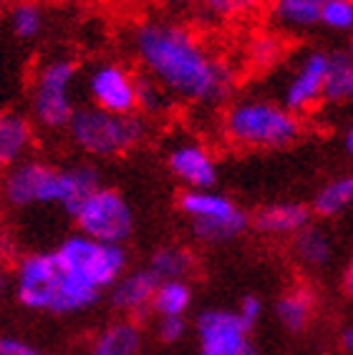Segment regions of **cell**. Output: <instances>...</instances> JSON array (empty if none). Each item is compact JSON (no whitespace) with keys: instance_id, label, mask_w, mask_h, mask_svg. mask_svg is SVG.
I'll use <instances>...</instances> for the list:
<instances>
[{"instance_id":"d4e9b609","label":"cell","mask_w":353,"mask_h":355,"mask_svg":"<svg viewBox=\"0 0 353 355\" xmlns=\"http://www.w3.org/2000/svg\"><path fill=\"white\" fill-rule=\"evenodd\" d=\"M270 3L272 0H202L199 6L212 21L232 23L250 18V15L260 13V10H268Z\"/></svg>"},{"instance_id":"4fadbf2b","label":"cell","mask_w":353,"mask_h":355,"mask_svg":"<svg viewBox=\"0 0 353 355\" xmlns=\"http://www.w3.org/2000/svg\"><path fill=\"white\" fill-rule=\"evenodd\" d=\"M167 169L184 189H215L220 179L217 159L207 144L179 139L167 149Z\"/></svg>"},{"instance_id":"836d02e7","label":"cell","mask_w":353,"mask_h":355,"mask_svg":"<svg viewBox=\"0 0 353 355\" xmlns=\"http://www.w3.org/2000/svg\"><path fill=\"white\" fill-rule=\"evenodd\" d=\"M6 270H8V245H6V239L0 237V293H3L8 285Z\"/></svg>"},{"instance_id":"603a6c76","label":"cell","mask_w":353,"mask_h":355,"mask_svg":"<svg viewBox=\"0 0 353 355\" xmlns=\"http://www.w3.org/2000/svg\"><path fill=\"white\" fill-rule=\"evenodd\" d=\"M353 207V174H343V177L331 179L328 184H323L315 194L311 205V212L318 217H338Z\"/></svg>"},{"instance_id":"5b68a950","label":"cell","mask_w":353,"mask_h":355,"mask_svg":"<svg viewBox=\"0 0 353 355\" xmlns=\"http://www.w3.org/2000/svg\"><path fill=\"white\" fill-rule=\"evenodd\" d=\"M66 137L83 157L114 159L139 149L149 139V121L142 114H109L96 106H79Z\"/></svg>"},{"instance_id":"d590c367","label":"cell","mask_w":353,"mask_h":355,"mask_svg":"<svg viewBox=\"0 0 353 355\" xmlns=\"http://www.w3.org/2000/svg\"><path fill=\"white\" fill-rule=\"evenodd\" d=\"M340 348L346 355H353V325H346L340 333Z\"/></svg>"},{"instance_id":"7402d4cb","label":"cell","mask_w":353,"mask_h":355,"mask_svg":"<svg viewBox=\"0 0 353 355\" xmlns=\"http://www.w3.org/2000/svg\"><path fill=\"white\" fill-rule=\"evenodd\" d=\"M192 300H195V290L190 280L156 282L149 313H154V318H187Z\"/></svg>"},{"instance_id":"ffe728a7","label":"cell","mask_w":353,"mask_h":355,"mask_svg":"<svg viewBox=\"0 0 353 355\" xmlns=\"http://www.w3.org/2000/svg\"><path fill=\"white\" fill-rule=\"evenodd\" d=\"M144 267L154 275L156 282L190 280L192 272L197 270V257L184 245H162L151 252L149 262Z\"/></svg>"},{"instance_id":"d6986e66","label":"cell","mask_w":353,"mask_h":355,"mask_svg":"<svg viewBox=\"0 0 353 355\" xmlns=\"http://www.w3.org/2000/svg\"><path fill=\"white\" fill-rule=\"evenodd\" d=\"M315 305H318V300H315L311 287H288L275 302V318L288 333H303L315 315Z\"/></svg>"},{"instance_id":"6da1fadb","label":"cell","mask_w":353,"mask_h":355,"mask_svg":"<svg viewBox=\"0 0 353 355\" xmlns=\"http://www.w3.org/2000/svg\"><path fill=\"white\" fill-rule=\"evenodd\" d=\"M129 46L142 76L159 83L176 103L215 109L235 91V71L192 26L174 18H144Z\"/></svg>"},{"instance_id":"7a4b0ae2","label":"cell","mask_w":353,"mask_h":355,"mask_svg":"<svg viewBox=\"0 0 353 355\" xmlns=\"http://www.w3.org/2000/svg\"><path fill=\"white\" fill-rule=\"evenodd\" d=\"M101 187V174L91 162L51 164L46 159L28 157L6 174H0V199L10 209L58 207L74 214L76 207Z\"/></svg>"},{"instance_id":"f1b7e54d","label":"cell","mask_w":353,"mask_h":355,"mask_svg":"<svg viewBox=\"0 0 353 355\" xmlns=\"http://www.w3.org/2000/svg\"><path fill=\"white\" fill-rule=\"evenodd\" d=\"M320 28L331 33H353V0H326L320 10Z\"/></svg>"},{"instance_id":"8d00e7d4","label":"cell","mask_w":353,"mask_h":355,"mask_svg":"<svg viewBox=\"0 0 353 355\" xmlns=\"http://www.w3.org/2000/svg\"><path fill=\"white\" fill-rule=\"evenodd\" d=\"M343 146H346V151L353 157V121L348 123L346 134H343Z\"/></svg>"},{"instance_id":"1f68e13d","label":"cell","mask_w":353,"mask_h":355,"mask_svg":"<svg viewBox=\"0 0 353 355\" xmlns=\"http://www.w3.org/2000/svg\"><path fill=\"white\" fill-rule=\"evenodd\" d=\"M263 300H260L258 295H245L243 300H240V305L235 308V313H238L240 320L247 325V328H255L260 322V318H263Z\"/></svg>"},{"instance_id":"ac0fdd59","label":"cell","mask_w":353,"mask_h":355,"mask_svg":"<svg viewBox=\"0 0 353 355\" xmlns=\"http://www.w3.org/2000/svg\"><path fill=\"white\" fill-rule=\"evenodd\" d=\"M326 0H272L268 15L278 35H303L320 28Z\"/></svg>"},{"instance_id":"f546056e","label":"cell","mask_w":353,"mask_h":355,"mask_svg":"<svg viewBox=\"0 0 353 355\" xmlns=\"http://www.w3.org/2000/svg\"><path fill=\"white\" fill-rule=\"evenodd\" d=\"M187 335V318H156V338L162 343H179Z\"/></svg>"},{"instance_id":"7c38bea8","label":"cell","mask_w":353,"mask_h":355,"mask_svg":"<svg viewBox=\"0 0 353 355\" xmlns=\"http://www.w3.org/2000/svg\"><path fill=\"white\" fill-rule=\"evenodd\" d=\"M199 355H258L252 330L230 308H207L195 320Z\"/></svg>"},{"instance_id":"9c48e42d","label":"cell","mask_w":353,"mask_h":355,"mask_svg":"<svg viewBox=\"0 0 353 355\" xmlns=\"http://www.w3.org/2000/svg\"><path fill=\"white\" fill-rule=\"evenodd\" d=\"M71 217L76 222V232L96 242L126 245V239L134 234V209L129 199L114 187L101 184L94 189Z\"/></svg>"},{"instance_id":"e575fe53","label":"cell","mask_w":353,"mask_h":355,"mask_svg":"<svg viewBox=\"0 0 353 355\" xmlns=\"http://www.w3.org/2000/svg\"><path fill=\"white\" fill-rule=\"evenodd\" d=\"M343 295L353 302V257L346 265V270H343Z\"/></svg>"},{"instance_id":"30bf717a","label":"cell","mask_w":353,"mask_h":355,"mask_svg":"<svg viewBox=\"0 0 353 355\" xmlns=\"http://www.w3.org/2000/svg\"><path fill=\"white\" fill-rule=\"evenodd\" d=\"M328 69H331V51L323 48H308L298 55V61L288 76L280 103L290 114L303 119V114H311L323 103Z\"/></svg>"},{"instance_id":"8992f818","label":"cell","mask_w":353,"mask_h":355,"mask_svg":"<svg viewBox=\"0 0 353 355\" xmlns=\"http://www.w3.org/2000/svg\"><path fill=\"white\" fill-rule=\"evenodd\" d=\"M79 66L71 58H48L38 66L31 83L28 119L35 131L61 134L76 114Z\"/></svg>"},{"instance_id":"cb8c5ba5","label":"cell","mask_w":353,"mask_h":355,"mask_svg":"<svg viewBox=\"0 0 353 355\" xmlns=\"http://www.w3.org/2000/svg\"><path fill=\"white\" fill-rule=\"evenodd\" d=\"M323 103L331 106H346L353 103V63L343 51H331V69H328Z\"/></svg>"},{"instance_id":"5bb4252c","label":"cell","mask_w":353,"mask_h":355,"mask_svg":"<svg viewBox=\"0 0 353 355\" xmlns=\"http://www.w3.org/2000/svg\"><path fill=\"white\" fill-rule=\"evenodd\" d=\"M154 290V275L147 267H139V270H126L106 293H109V305L119 313V318L136 320L144 313H149Z\"/></svg>"},{"instance_id":"52a82bcc","label":"cell","mask_w":353,"mask_h":355,"mask_svg":"<svg viewBox=\"0 0 353 355\" xmlns=\"http://www.w3.org/2000/svg\"><path fill=\"white\" fill-rule=\"evenodd\" d=\"M176 207L202 245H227L250 230V214L217 189H184Z\"/></svg>"},{"instance_id":"ba28073f","label":"cell","mask_w":353,"mask_h":355,"mask_svg":"<svg viewBox=\"0 0 353 355\" xmlns=\"http://www.w3.org/2000/svg\"><path fill=\"white\" fill-rule=\"evenodd\" d=\"M58 265L76 280L86 282L99 293H106L126 270H129V250L126 245L96 242L91 237L74 232L54 247Z\"/></svg>"},{"instance_id":"74e56055","label":"cell","mask_w":353,"mask_h":355,"mask_svg":"<svg viewBox=\"0 0 353 355\" xmlns=\"http://www.w3.org/2000/svg\"><path fill=\"white\" fill-rule=\"evenodd\" d=\"M343 53H346V58L353 63V33L348 35V43H346V51H343Z\"/></svg>"},{"instance_id":"3957f363","label":"cell","mask_w":353,"mask_h":355,"mask_svg":"<svg viewBox=\"0 0 353 355\" xmlns=\"http://www.w3.org/2000/svg\"><path fill=\"white\" fill-rule=\"evenodd\" d=\"M10 290L26 310L58 318L88 313L101 300L99 290L58 265L54 250H33L18 257L10 272Z\"/></svg>"},{"instance_id":"2e32d148","label":"cell","mask_w":353,"mask_h":355,"mask_svg":"<svg viewBox=\"0 0 353 355\" xmlns=\"http://www.w3.org/2000/svg\"><path fill=\"white\" fill-rule=\"evenodd\" d=\"M311 207L303 202H272L260 207L255 217H250V225L265 237H295L308 225H313Z\"/></svg>"},{"instance_id":"e0dca14e","label":"cell","mask_w":353,"mask_h":355,"mask_svg":"<svg viewBox=\"0 0 353 355\" xmlns=\"http://www.w3.org/2000/svg\"><path fill=\"white\" fill-rule=\"evenodd\" d=\"M144 348V330L139 320L114 318L94 333L83 355H139Z\"/></svg>"},{"instance_id":"d6a6232c","label":"cell","mask_w":353,"mask_h":355,"mask_svg":"<svg viewBox=\"0 0 353 355\" xmlns=\"http://www.w3.org/2000/svg\"><path fill=\"white\" fill-rule=\"evenodd\" d=\"M151 6L164 8V10H184V8H195L202 0H149Z\"/></svg>"},{"instance_id":"9a60e30c","label":"cell","mask_w":353,"mask_h":355,"mask_svg":"<svg viewBox=\"0 0 353 355\" xmlns=\"http://www.w3.org/2000/svg\"><path fill=\"white\" fill-rule=\"evenodd\" d=\"M35 126L28 114L21 111H0V174L13 169L33 154Z\"/></svg>"},{"instance_id":"277c9868","label":"cell","mask_w":353,"mask_h":355,"mask_svg":"<svg viewBox=\"0 0 353 355\" xmlns=\"http://www.w3.org/2000/svg\"><path fill=\"white\" fill-rule=\"evenodd\" d=\"M300 134L303 119L265 96L235 98L222 114V137L238 149H286Z\"/></svg>"},{"instance_id":"484cf974","label":"cell","mask_w":353,"mask_h":355,"mask_svg":"<svg viewBox=\"0 0 353 355\" xmlns=\"http://www.w3.org/2000/svg\"><path fill=\"white\" fill-rule=\"evenodd\" d=\"M174 103H176L174 98H172L159 83H154L151 78L139 73V86H136V114H142V116L149 121V119H154V116H164Z\"/></svg>"},{"instance_id":"4316f807","label":"cell","mask_w":353,"mask_h":355,"mask_svg":"<svg viewBox=\"0 0 353 355\" xmlns=\"http://www.w3.org/2000/svg\"><path fill=\"white\" fill-rule=\"evenodd\" d=\"M43 23H46V15H43V8L33 0H21L15 3L13 10H10V28L13 33L21 38V41H33L38 38L43 31Z\"/></svg>"},{"instance_id":"44dd1931","label":"cell","mask_w":353,"mask_h":355,"mask_svg":"<svg viewBox=\"0 0 353 355\" xmlns=\"http://www.w3.org/2000/svg\"><path fill=\"white\" fill-rule=\"evenodd\" d=\"M293 254L306 270H326L333 260L331 234L315 225H308L293 237Z\"/></svg>"},{"instance_id":"83f0119b","label":"cell","mask_w":353,"mask_h":355,"mask_svg":"<svg viewBox=\"0 0 353 355\" xmlns=\"http://www.w3.org/2000/svg\"><path fill=\"white\" fill-rule=\"evenodd\" d=\"M247 58H250L252 66H258V69H270V66H275V63L283 58V35H278V33L255 35L250 41Z\"/></svg>"},{"instance_id":"4dcf8cb0","label":"cell","mask_w":353,"mask_h":355,"mask_svg":"<svg viewBox=\"0 0 353 355\" xmlns=\"http://www.w3.org/2000/svg\"><path fill=\"white\" fill-rule=\"evenodd\" d=\"M0 355H48L41 345L18 338V335H3L0 338Z\"/></svg>"},{"instance_id":"8fae6325","label":"cell","mask_w":353,"mask_h":355,"mask_svg":"<svg viewBox=\"0 0 353 355\" xmlns=\"http://www.w3.org/2000/svg\"><path fill=\"white\" fill-rule=\"evenodd\" d=\"M136 86L139 73L119 61H99L86 73L88 106L109 114H136Z\"/></svg>"}]
</instances>
